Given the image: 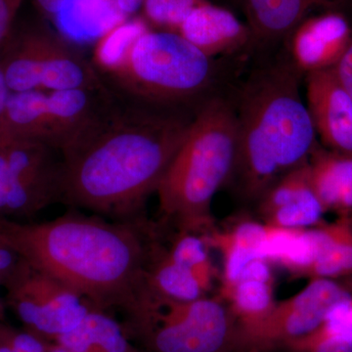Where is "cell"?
<instances>
[{
  "label": "cell",
  "mask_w": 352,
  "mask_h": 352,
  "mask_svg": "<svg viewBox=\"0 0 352 352\" xmlns=\"http://www.w3.org/2000/svg\"><path fill=\"white\" fill-rule=\"evenodd\" d=\"M59 201V179L9 177L0 180V219L18 220Z\"/></svg>",
  "instance_id": "7402d4cb"
},
{
  "label": "cell",
  "mask_w": 352,
  "mask_h": 352,
  "mask_svg": "<svg viewBox=\"0 0 352 352\" xmlns=\"http://www.w3.org/2000/svg\"><path fill=\"white\" fill-rule=\"evenodd\" d=\"M135 352H145V351H139V349H136Z\"/></svg>",
  "instance_id": "f35d334b"
},
{
  "label": "cell",
  "mask_w": 352,
  "mask_h": 352,
  "mask_svg": "<svg viewBox=\"0 0 352 352\" xmlns=\"http://www.w3.org/2000/svg\"><path fill=\"white\" fill-rule=\"evenodd\" d=\"M69 352H135L122 323L104 310L91 308L71 332L54 342Z\"/></svg>",
  "instance_id": "d6986e66"
},
{
  "label": "cell",
  "mask_w": 352,
  "mask_h": 352,
  "mask_svg": "<svg viewBox=\"0 0 352 352\" xmlns=\"http://www.w3.org/2000/svg\"><path fill=\"white\" fill-rule=\"evenodd\" d=\"M116 3L122 13L129 17L131 14L138 12V9L143 6V0H116Z\"/></svg>",
  "instance_id": "d590c367"
},
{
  "label": "cell",
  "mask_w": 352,
  "mask_h": 352,
  "mask_svg": "<svg viewBox=\"0 0 352 352\" xmlns=\"http://www.w3.org/2000/svg\"><path fill=\"white\" fill-rule=\"evenodd\" d=\"M327 342L352 344V298L333 308L314 332L289 342L285 346L296 352H305Z\"/></svg>",
  "instance_id": "484cf974"
},
{
  "label": "cell",
  "mask_w": 352,
  "mask_h": 352,
  "mask_svg": "<svg viewBox=\"0 0 352 352\" xmlns=\"http://www.w3.org/2000/svg\"><path fill=\"white\" fill-rule=\"evenodd\" d=\"M164 237L153 248L146 266L144 289L178 302H191L206 296L193 273L170 258Z\"/></svg>",
  "instance_id": "ffe728a7"
},
{
  "label": "cell",
  "mask_w": 352,
  "mask_h": 352,
  "mask_svg": "<svg viewBox=\"0 0 352 352\" xmlns=\"http://www.w3.org/2000/svg\"><path fill=\"white\" fill-rule=\"evenodd\" d=\"M54 150L34 139L14 136L0 139V156L6 162L9 177L59 179L61 161L54 159Z\"/></svg>",
  "instance_id": "603a6c76"
},
{
  "label": "cell",
  "mask_w": 352,
  "mask_h": 352,
  "mask_svg": "<svg viewBox=\"0 0 352 352\" xmlns=\"http://www.w3.org/2000/svg\"><path fill=\"white\" fill-rule=\"evenodd\" d=\"M149 31L143 21L133 20L113 28L103 38L95 51V64L104 73L109 71L141 34Z\"/></svg>",
  "instance_id": "4316f807"
},
{
  "label": "cell",
  "mask_w": 352,
  "mask_h": 352,
  "mask_svg": "<svg viewBox=\"0 0 352 352\" xmlns=\"http://www.w3.org/2000/svg\"><path fill=\"white\" fill-rule=\"evenodd\" d=\"M122 315L129 339L145 352L243 351L239 323L220 298L178 302L144 289Z\"/></svg>",
  "instance_id": "8992f818"
},
{
  "label": "cell",
  "mask_w": 352,
  "mask_h": 352,
  "mask_svg": "<svg viewBox=\"0 0 352 352\" xmlns=\"http://www.w3.org/2000/svg\"><path fill=\"white\" fill-rule=\"evenodd\" d=\"M342 87L352 96V39L339 63L333 68Z\"/></svg>",
  "instance_id": "1f68e13d"
},
{
  "label": "cell",
  "mask_w": 352,
  "mask_h": 352,
  "mask_svg": "<svg viewBox=\"0 0 352 352\" xmlns=\"http://www.w3.org/2000/svg\"><path fill=\"white\" fill-rule=\"evenodd\" d=\"M254 62L233 98L237 153L227 184L258 204L280 178L307 164L318 141L300 94L305 75L284 45Z\"/></svg>",
  "instance_id": "3957f363"
},
{
  "label": "cell",
  "mask_w": 352,
  "mask_h": 352,
  "mask_svg": "<svg viewBox=\"0 0 352 352\" xmlns=\"http://www.w3.org/2000/svg\"><path fill=\"white\" fill-rule=\"evenodd\" d=\"M305 352H352V344L342 342H327Z\"/></svg>",
  "instance_id": "836d02e7"
},
{
  "label": "cell",
  "mask_w": 352,
  "mask_h": 352,
  "mask_svg": "<svg viewBox=\"0 0 352 352\" xmlns=\"http://www.w3.org/2000/svg\"><path fill=\"white\" fill-rule=\"evenodd\" d=\"M53 19L64 36L87 43L103 38L127 17L116 0H65Z\"/></svg>",
  "instance_id": "e0dca14e"
},
{
  "label": "cell",
  "mask_w": 352,
  "mask_h": 352,
  "mask_svg": "<svg viewBox=\"0 0 352 352\" xmlns=\"http://www.w3.org/2000/svg\"><path fill=\"white\" fill-rule=\"evenodd\" d=\"M22 0H0V46L6 44Z\"/></svg>",
  "instance_id": "4dcf8cb0"
},
{
  "label": "cell",
  "mask_w": 352,
  "mask_h": 352,
  "mask_svg": "<svg viewBox=\"0 0 352 352\" xmlns=\"http://www.w3.org/2000/svg\"><path fill=\"white\" fill-rule=\"evenodd\" d=\"M204 2L205 0H143V7L150 22L178 31L187 16Z\"/></svg>",
  "instance_id": "83f0119b"
},
{
  "label": "cell",
  "mask_w": 352,
  "mask_h": 352,
  "mask_svg": "<svg viewBox=\"0 0 352 352\" xmlns=\"http://www.w3.org/2000/svg\"><path fill=\"white\" fill-rule=\"evenodd\" d=\"M270 263L252 261L232 283L221 284L219 298L230 308L239 325L263 318L275 305Z\"/></svg>",
  "instance_id": "2e32d148"
},
{
  "label": "cell",
  "mask_w": 352,
  "mask_h": 352,
  "mask_svg": "<svg viewBox=\"0 0 352 352\" xmlns=\"http://www.w3.org/2000/svg\"><path fill=\"white\" fill-rule=\"evenodd\" d=\"M65 0H36L41 11L50 17H54Z\"/></svg>",
  "instance_id": "e575fe53"
},
{
  "label": "cell",
  "mask_w": 352,
  "mask_h": 352,
  "mask_svg": "<svg viewBox=\"0 0 352 352\" xmlns=\"http://www.w3.org/2000/svg\"><path fill=\"white\" fill-rule=\"evenodd\" d=\"M352 294L336 280H310L300 293L275 303L263 318L239 325L242 349L259 351L286 346L314 332L327 318L333 308L351 300Z\"/></svg>",
  "instance_id": "30bf717a"
},
{
  "label": "cell",
  "mask_w": 352,
  "mask_h": 352,
  "mask_svg": "<svg viewBox=\"0 0 352 352\" xmlns=\"http://www.w3.org/2000/svg\"><path fill=\"white\" fill-rule=\"evenodd\" d=\"M325 210L311 188L285 201L264 215L265 223L287 229H307L319 226Z\"/></svg>",
  "instance_id": "d4e9b609"
},
{
  "label": "cell",
  "mask_w": 352,
  "mask_h": 352,
  "mask_svg": "<svg viewBox=\"0 0 352 352\" xmlns=\"http://www.w3.org/2000/svg\"><path fill=\"white\" fill-rule=\"evenodd\" d=\"M6 302L4 298L0 296V322L6 319Z\"/></svg>",
  "instance_id": "8d00e7d4"
},
{
  "label": "cell",
  "mask_w": 352,
  "mask_h": 352,
  "mask_svg": "<svg viewBox=\"0 0 352 352\" xmlns=\"http://www.w3.org/2000/svg\"><path fill=\"white\" fill-rule=\"evenodd\" d=\"M266 233L267 224L242 220L227 230L212 228L203 234L208 247H214L221 252L224 266L222 283H232L248 264L261 258Z\"/></svg>",
  "instance_id": "ac0fdd59"
},
{
  "label": "cell",
  "mask_w": 352,
  "mask_h": 352,
  "mask_svg": "<svg viewBox=\"0 0 352 352\" xmlns=\"http://www.w3.org/2000/svg\"><path fill=\"white\" fill-rule=\"evenodd\" d=\"M21 256L0 236V287L6 286L17 270Z\"/></svg>",
  "instance_id": "f546056e"
},
{
  "label": "cell",
  "mask_w": 352,
  "mask_h": 352,
  "mask_svg": "<svg viewBox=\"0 0 352 352\" xmlns=\"http://www.w3.org/2000/svg\"><path fill=\"white\" fill-rule=\"evenodd\" d=\"M12 94L66 89H107L98 69L45 27L21 32L0 60Z\"/></svg>",
  "instance_id": "52a82bcc"
},
{
  "label": "cell",
  "mask_w": 352,
  "mask_h": 352,
  "mask_svg": "<svg viewBox=\"0 0 352 352\" xmlns=\"http://www.w3.org/2000/svg\"><path fill=\"white\" fill-rule=\"evenodd\" d=\"M200 108V107H199ZM199 108L109 91L61 150L59 201L115 221H141Z\"/></svg>",
  "instance_id": "6da1fadb"
},
{
  "label": "cell",
  "mask_w": 352,
  "mask_h": 352,
  "mask_svg": "<svg viewBox=\"0 0 352 352\" xmlns=\"http://www.w3.org/2000/svg\"><path fill=\"white\" fill-rule=\"evenodd\" d=\"M307 106L323 147L352 157V96L332 69L305 76Z\"/></svg>",
  "instance_id": "8fae6325"
},
{
  "label": "cell",
  "mask_w": 352,
  "mask_h": 352,
  "mask_svg": "<svg viewBox=\"0 0 352 352\" xmlns=\"http://www.w3.org/2000/svg\"><path fill=\"white\" fill-rule=\"evenodd\" d=\"M109 91L107 88L11 94L1 138L34 139L61 151L91 119Z\"/></svg>",
  "instance_id": "ba28073f"
},
{
  "label": "cell",
  "mask_w": 352,
  "mask_h": 352,
  "mask_svg": "<svg viewBox=\"0 0 352 352\" xmlns=\"http://www.w3.org/2000/svg\"><path fill=\"white\" fill-rule=\"evenodd\" d=\"M352 39L351 28L339 14L305 19L285 41L284 48L303 75L332 69Z\"/></svg>",
  "instance_id": "7c38bea8"
},
{
  "label": "cell",
  "mask_w": 352,
  "mask_h": 352,
  "mask_svg": "<svg viewBox=\"0 0 352 352\" xmlns=\"http://www.w3.org/2000/svg\"><path fill=\"white\" fill-rule=\"evenodd\" d=\"M175 238L170 240L168 248L170 258L180 265L188 268L197 281L207 293L212 287L214 270L208 256L207 241L201 234L176 231Z\"/></svg>",
  "instance_id": "cb8c5ba5"
},
{
  "label": "cell",
  "mask_w": 352,
  "mask_h": 352,
  "mask_svg": "<svg viewBox=\"0 0 352 352\" xmlns=\"http://www.w3.org/2000/svg\"><path fill=\"white\" fill-rule=\"evenodd\" d=\"M178 34L210 58L248 50L251 34L230 11L204 2L183 21Z\"/></svg>",
  "instance_id": "5bb4252c"
},
{
  "label": "cell",
  "mask_w": 352,
  "mask_h": 352,
  "mask_svg": "<svg viewBox=\"0 0 352 352\" xmlns=\"http://www.w3.org/2000/svg\"><path fill=\"white\" fill-rule=\"evenodd\" d=\"M164 231L159 222L115 221L71 208L57 219H0V236L30 265L61 282L92 307L122 314L145 287V270Z\"/></svg>",
  "instance_id": "7a4b0ae2"
},
{
  "label": "cell",
  "mask_w": 352,
  "mask_h": 352,
  "mask_svg": "<svg viewBox=\"0 0 352 352\" xmlns=\"http://www.w3.org/2000/svg\"><path fill=\"white\" fill-rule=\"evenodd\" d=\"M50 342L0 322V352H47Z\"/></svg>",
  "instance_id": "f1b7e54d"
},
{
  "label": "cell",
  "mask_w": 352,
  "mask_h": 352,
  "mask_svg": "<svg viewBox=\"0 0 352 352\" xmlns=\"http://www.w3.org/2000/svg\"><path fill=\"white\" fill-rule=\"evenodd\" d=\"M47 352H69L67 349H65L63 346H59L57 344H50L48 347Z\"/></svg>",
  "instance_id": "74e56055"
},
{
  "label": "cell",
  "mask_w": 352,
  "mask_h": 352,
  "mask_svg": "<svg viewBox=\"0 0 352 352\" xmlns=\"http://www.w3.org/2000/svg\"><path fill=\"white\" fill-rule=\"evenodd\" d=\"M11 94L6 76L0 68V138L6 133L7 107Z\"/></svg>",
  "instance_id": "d6a6232c"
},
{
  "label": "cell",
  "mask_w": 352,
  "mask_h": 352,
  "mask_svg": "<svg viewBox=\"0 0 352 352\" xmlns=\"http://www.w3.org/2000/svg\"><path fill=\"white\" fill-rule=\"evenodd\" d=\"M243 3H244V0H243Z\"/></svg>",
  "instance_id": "ab89813d"
},
{
  "label": "cell",
  "mask_w": 352,
  "mask_h": 352,
  "mask_svg": "<svg viewBox=\"0 0 352 352\" xmlns=\"http://www.w3.org/2000/svg\"><path fill=\"white\" fill-rule=\"evenodd\" d=\"M4 288L6 305L15 311L25 330L50 344L71 332L94 308L73 289L22 258Z\"/></svg>",
  "instance_id": "9c48e42d"
},
{
  "label": "cell",
  "mask_w": 352,
  "mask_h": 352,
  "mask_svg": "<svg viewBox=\"0 0 352 352\" xmlns=\"http://www.w3.org/2000/svg\"><path fill=\"white\" fill-rule=\"evenodd\" d=\"M308 178L325 212H352V157L317 142L307 162Z\"/></svg>",
  "instance_id": "9a60e30c"
},
{
  "label": "cell",
  "mask_w": 352,
  "mask_h": 352,
  "mask_svg": "<svg viewBox=\"0 0 352 352\" xmlns=\"http://www.w3.org/2000/svg\"><path fill=\"white\" fill-rule=\"evenodd\" d=\"M338 0H244L249 48L256 56L270 54L284 45L307 13L316 6H333Z\"/></svg>",
  "instance_id": "4fadbf2b"
},
{
  "label": "cell",
  "mask_w": 352,
  "mask_h": 352,
  "mask_svg": "<svg viewBox=\"0 0 352 352\" xmlns=\"http://www.w3.org/2000/svg\"><path fill=\"white\" fill-rule=\"evenodd\" d=\"M321 245L318 256L305 277L340 279L352 276V215H340L332 222L319 224Z\"/></svg>",
  "instance_id": "44dd1931"
},
{
  "label": "cell",
  "mask_w": 352,
  "mask_h": 352,
  "mask_svg": "<svg viewBox=\"0 0 352 352\" xmlns=\"http://www.w3.org/2000/svg\"><path fill=\"white\" fill-rule=\"evenodd\" d=\"M217 62L178 32L148 31L106 74L122 94L136 100L199 108L217 94L215 85L222 73Z\"/></svg>",
  "instance_id": "5b68a950"
},
{
  "label": "cell",
  "mask_w": 352,
  "mask_h": 352,
  "mask_svg": "<svg viewBox=\"0 0 352 352\" xmlns=\"http://www.w3.org/2000/svg\"><path fill=\"white\" fill-rule=\"evenodd\" d=\"M237 120L232 97L217 94L197 111L157 192L160 223L205 234L212 226V201L232 173Z\"/></svg>",
  "instance_id": "277c9868"
}]
</instances>
